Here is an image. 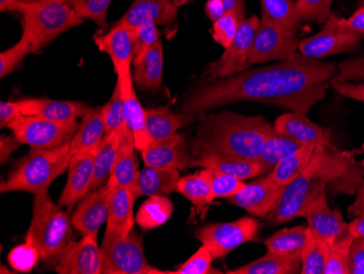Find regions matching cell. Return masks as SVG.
<instances>
[{
    "mask_svg": "<svg viewBox=\"0 0 364 274\" xmlns=\"http://www.w3.org/2000/svg\"><path fill=\"white\" fill-rule=\"evenodd\" d=\"M325 143L316 147L308 167L291 183L284 187L279 201L269 214V222L284 224L301 216L306 204L316 197L325 186L338 179L347 171L349 157L347 153L328 150Z\"/></svg>",
    "mask_w": 364,
    "mask_h": 274,
    "instance_id": "cell-3",
    "label": "cell"
},
{
    "mask_svg": "<svg viewBox=\"0 0 364 274\" xmlns=\"http://www.w3.org/2000/svg\"><path fill=\"white\" fill-rule=\"evenodd\" d=\"M30 53H32V44L26 36H22L19 42L0 54V77L5 78L14 73Z\"/></svg>",
    "mask_w": 364,
    "mask_h": 274,
    "instance_id": "cell-46",
    "label": "cell"
},
{
    "mask_svg": "<svg viewBox=\"0 0 364 274\" xmlns=\"http://www.w3.org/2000/svg\"><path fill=\"white\" fill-rule=\"evenodd\" d=\"M141 153L145 167L186 169L191 161L187 140L181 134L155 141Z\"/></svg>",
    "mask_w": 364,
    "mask_h": 274,
    "instance_id": "cell-18",
    "label": "cell"
},
{
    "mask_svg": "<svg viewBox=\"0 0 364 274\" xmlns=\"http://www.w3.org/2000/svg\"><path fill=\"white\" fill-rule=\"evenodd\" d=\"M362 36L336 30L323 24L318 34L300 41V54L308 58L320 59L341 53L353 52L359 46Z\"/></svg>",
    "mask_w": 364,
    "mask_h": 274,
    "instance_id": "cell-16",
    "label": "cell"
},
{
    "mask_svg": "<svg viewBox=\"0 0 364 274\" xmlns=\"http://www.w3.org/2000/svg\"><path fill=\"white\" fill-rule=\"evenodd\" d=\"M283 190V186L278 185L269 174L247 184L237 195L228 198V202L245 209L252 216L267 218L279 201Z\"/></svg>",
    "mask_w": 364,
    "mask_h": 274,
    "instance_id": "cell-12",
    "label": "cell"
},
{
    "mask_svg": "<svg viewBox=\"0 0 364 274\" xmlns=\"http://www.w3.org/2000/svg\"><path fill=\"white\" fill-rule=\"evenodd\" d=\"M159 32L156 24L149 23L141 26L134 38V65L136 66L149 51L159 42Z\"/></svg>",
    "mask_w": 364,
    "mask_h": 274,
    "instance_id": "cell-50",
    "label": "cell"
},
{
    "mask_svg": "<svg viewBox=\"0 0 364 274\" xmlns=\"http://www.w3.org/2000/svg\"><path fill=\"white\" fill-rule=\"evenodd\" d=\"M301 216L308 222L309 228L316 236L322 238L328 246L334 244L337 237L345 232L348 226L339 210H333L328 206L325 189L306 204Z\"/></svg>",
    "mask_w": 364,
    "mask_h": 274,
    "instance_id": "cell-15",
    "label": "cell"
},
{
    "mask_svg": "<svg viewBox=\"0 0 364 274\" xmlns=\"http://www.w3.org/2000/svg\"><path fill=\"white\" fill-rule=\"evenodd\" d=\"M318 146L316 143H306L301 146L299 150L288 155L282 162L278 163L273 172L269 174L272 179L278 185L286 187L308 167Z\"/></svg>",
    "mask_w": 364,
    "mask_h": 274,
    "instance_id": "cell-35",
    "label": "cell"
},
{
    "mask_svg": "<svg viewBox=\"0 0 364 274\" xmlns=\"http://www.w3.org/2000/svg\"><path fill=\"white\" fill-rule=\"evenodd\" d=\"M134 38L136 34L124 26H114L107 33L94 38L98 50L106 53L114 63L117 77L131 73L134 63Z\"/></svg>",
    "mask_w": 364,
    "mask_h": 274,
    "instance_id": "cell-20",
    "label": "cell"
},
{
    "mask_svg": "<svg viewBox=\"0 0 364 274\" xmlns=\"http://www.w3.org/2000/svg\"><path fill=\"white\" fill-rule=\"evenodd\" d=\"M1 273H7V274H10V273H12L11 271H9V270H6L5 269V265H1Z\"/></svg>",
    "mask_w": 364,
    "mask_h": 274,
    "instance_id": "cell-62",
    "label": "cell"
},
{
    "mask_svg": "<svg viewBox=\"0 0 364 274\" xmlns=\"http://www.w3.org/2000/svg\"><path fill=\"white\" fill-rule=\"evenodd\" d=\"M301 271V263L267 251L263 257L242 267L228 270V274H296Z\"/></svg>",
    "mask_w": 364,
    "mask_h": 274,
    "instance_id": "cell-36",
    "label": "cell"
},
{
    "mask_svg": "<svg viewBox=\"0 0 364 274\" xmlns=\"http://www.w3.org/2000/svg\"><path fill=\"white\" fill-rule=\"evenodd\" d=\"M334 63H322L294 53L271 66L245 70L231 77L204 80L181 104L186 122L236 102L255 101L306 114L324 99L336 73Z\"/></svg>",
    "mask_w": 364,
    "mask_h": 274,
    "instance_id": "cell-1",
    "label": "cell"
},
{
    "mask_svg": "<svg viewBox=\"0 0 364 274\" xmlns=\"http://www.w3.org/2000/svg\"><path fill=\"white\" fill-rule=\"evenodd\" d=\"M117 78L120 80L122 95H124L127 126L132 132L136 150H145L152 144L153 141L147 134L145 110L136 98L134 75L132 73H129Z\"/></svg>",
    "mask_w": 364,
    "mask_h": 274,
    "instance_id": "cell-23",
    "label": "cell"
},
{
    "mask_svg": "<svg viewBox=\"0 0 364 274\" xmlns=\"http://www.w3.org/2000/svg\"><path fill=\"white\" fill-rule=\"evenodd\" d=\"M353 238H364V216H357L347 226Z\"/></svg>",
    "mask_w": 364,
    "mask_h": 274,
    "instance_id": "cell-59",
    "label": "cell"
},
{
    "mask_svg": "<svg viewBox=\"0 0 364 274\" xmlns=\"http://www.w3.org/2000/svg\"><path fill=\"white\" fill-rule=\"evenodd\" d=\"M196 238L210 251L213 259H224L245 243L259 241V223L251 216L234 222L214 223L198 231Z\"/></svg>",
    "mask_w": 364,
    "mask_h": 274,
    "instance_id": "cell-9",
    "label": "cell"
},
{
    "mask_svg": "<svg viewBox=\"0 0 364 274\" xmlns=\"http://www.w3.org/2000/svg\"><path fill=\"white\" fill-rule=\"evenodd\" d=\"M177 8L173 0H134L114 26H124L134 34L145 24L167 26L177 18Z\"/></svg>",
    "mask_w": 364,
    "mask_h": 274,
    "instance_id": "cell-17",
    "label": "cell"
},
{
    "mask_svg": "<svg viewBox=\"0 0 364 274\" xmlns=\"http://www.w3.org/2000/svg\"><path fill=\"white\" fill-rule=\"evenodd\" d=\"M96 150L73 155L68 167V179L58 200L59 206L73 210L75 204L87 195L93 181L94 159Z\"/></svg>",
    "mask_w": 364,
    "mask_h": 274,
    "instance_id": "cell-19",
    "label": "cell"
},
{
    "mask_svg": "<svg viewBox=\"0 0 364 274\" xmlns=\"http://www.w3.org/2000/svg\"><path fill=\"white\" fill-rule=\"evenodd\" d=\"M361 164H362V167H364V159H363V161H362Z\"/></svg>",
    "mask_w": 364,
    "mask_h": 274,
    "instance_id": "cell-63",
    "label": "cell"
},
{
    "mask_svg": "<svg viewBox=\"0 0 364 274\" xmlns=\"http://www.w3.org/2000/svg\"><path fill=\"white\" fill-rule=\"evenodd\" d=\"M70 143L56 149H31L0 186L1 194L26 191L36 195L48 189L70 163Z\"/></svg>",
    "mask_w": 364,
    "mask_h": 274,
    "instance_id": "cell-5",
    "label": "cell"
},
{
    "mask_svg": "<svg viewBox=\"0 0 364 274\" xmlns=\"http://www.w3.org/2000/svg\"><path fill=\"white\" fill-rule=\"evenodd\" d=\"M38 258H41V255L38 248L30 241L26 239L24 244L10 251L8 261L16 271L30 272L36 267Z\"/></svg>",
    "mask_w": 364,
    "mask_h": 274,
    "instance_id": "cell-48",
    "label": "cell"
},
{
    "mask_svg": "<svg viewBox=\"0 0 364 274\" xmlns=\"http://www.w3.org/2000/svg\"><path fill=\"white\" fill-rule=\"evenodd\" d=\"M189 167L215 169L234 176L241 181L253 179L261 173L257 162L208 150L192 151Z\"/></svg>",
    "mask_w": 364,
    "mask_h": 274,
    "instance_id": "cell-22",
    "label": "cell"
},
{
    "mask_svg": "<svg viewBox=\"0 0 364 274\" xmlns=\"http://www.w3.org/2000/svg\"><path fill=\"white\" fill-rule=\"evenodd\" d=\"M24 3L26 9L22 14V36L30 40L34 54L40 53L61 34L85 22L77 17L71 6L58 0Z\"/></svg>",
    "mask_w": 364,
    "mask_h": 274,
    "instance_id": "cell-6",
    "label": "cell"
},
{
    "mask_svg": "<svg viewBox=\"0 0 364 274\" xmlns=\"http://www.w3.org/2000/svg\"><path fill=\"white\" fill-rule=\"evenodd\" d=\"M222 1L224 4L226 12H232V14H236L240 22L247 19L245 18L247 10H245V0H222Z\"/></svg>",
    "mask_w": 364,
    "mask_h": 274,
    "instance_id": "cell-56",
    "label": "cell"
},
{
    "mask_svg": "<svg viewBox=\"0 0 364 274\" xmlns=\"http://www.w3.org/2000/svg\"><path fill=\"white\" fill-rule=\"evenodd\" d=\"M105 128L106 135L110 132H118L122 136L128 129L124 95H122L120 80L118 78L112 98L109 102L105 104Z\"/></svg>",
    "mask_w": 364,
    "mask_h": 274,
    "instance_id": "cell-42",
    "label": "cell"
},
{
    "mask_svg": "<svg viewBox=\"0 0 364 274\" xmlns=\"http://www.w3.org/2000/svg\"><path fill=\"white\" fill-rule=\"evenodd\" d=\"M308 225L278 231L265 241L267 251L301 263L302 251L308 239Z\"/></svg>",
    "mask_w": 364,
    "mask_h": 274,
    "instance_id": "cell-30",
    "label": "cell"
},
{
    "mask_svg": "<svg viewBox=\"0 0 364 274\" xmlns=\"http://www.w3.org/2000/svg\"><path fill=\"white\" fill-rule=\"evenodd\" d=\"M261 19L287 30L296 32L304 23L296 12L294 0H261Z\"/></svg>",
    "mask_w": 364,
    "mask_h": 274,
    "instance_id": "cell-38",
    "label": "cell"
},
{
    "mask_svg": "<svg viewBox=\"0 0 364 274\" xmlns=\"http://www.w3.org/2000/svg\"><path fill=\"white\" fill-rule=\"evenodd\" d=\"M334 0H296V12L302 22L324 24L332 16Z\"/></svg>",
    "mask_w": 364,
    "mask_h": 274,
    "instance_id": "cell-45",
    "label": "cell"
},
{
    "mask_svg": "<svg viewBox=\"0 0 364 274\" xmlns=\"http://www.w3.org/2000/svg\"><path fill=\"white\" fill-rule=\"evenodd\" d=\"M26 9V3L22 0H0V11L19 12L23 14Z\"/></svg>",
    "mask_w": 364,
    "mask_h": 274,
    "instance_id": "cell-58",
    "label": "cell"
},
{
    "mask_svg": "<svg viewBox=\"0 0 364 274\" xmlns=\"http://www.w3.org/2000/svg\"><path fill=\"white\" fill-rule=\"evenodd\" d=\"M240 23L236 14L226 12L222 18L213 22L212 36L215 42L227 48L234 41Z\"/></svg>",
    "mask_w": 364,
    "mask_h": 274,
    "instance_id": "cell-49",
    "label": "cell"
},
{
    "mask_svg": "<svg viewBox=\"0 0 364 274\" xmlns=\"http://www.w3.org/2000/svg\"><path fill=\"white\" fill-rule=\"evenodd\" d=\"M80 122H58L36 116H20L8 125L22 144L31 149H56L70 143Z\"/></svg>",
    "mask_w": 364,
    "mask_h": 274,
    "instance_id": "cell-8",
    "label": "cell"
},
{
    "mask_svg": "<svg viewBox=\"0 0 364 274\" xmlns=\"http://www.w3.org/2000/svg\"><path fill=\"white\" fill-rule=\"evenodd\" d=\"M353 235L346 230L341 233L334 244L331 245L327 255L326 265L323 274H350L349 257L353 241Z\"/></svg>",
    "mask_w": 364,
    "mask_h": 274,
    "instance_id": "cell-41",
    "label": "cell"
},
{
    "mask_svg": "<svg viewBox=\"0 0 364 274\" xmlns=\"http://www.w3.org/2000/svg\"><path fill=\"white\" fill-rule=\"evenodd\" d=\"M274 128L301 146L306 143H325L331 146V132L316 122H311L306 114L294 112L284 114L275 120Z\"/></svg>",
    "mask_w": 364,
    "mask_h": 274,
    "instance_id": "cell-24",
    "label": "cell"
},
{
    "mask_svg": "<svg viewBox=\"0 0 364 274\" xmlns=\"http://www.w3.org/2000/svg\"><path fill=\"white\" fill-rule=\"evenodd\" d=\"M205 14L213 22L220 19L226 14L222 0H208L205 4Z\"/></svg>",
    "mask_w": 364,
    "mask_h": 274,
    "instance_id": "cell-55",
    "label": "cell"
},
{
    "mask_svg": "<svg viewBox=\"0 0 364 274\" xmlns=\"http://www.w3.org/2000/svg\"><path fill=\"white\" fill-rule=\"evenodd\" d=\"M325 26L336 30L350 32V33L364 34V6L353 12V16L349 18H339L337 16H331L328 20L325 22Z\"/></svg>",
    "mask_w": 364,
    "mask_h": 274,
    "instance_id": "cell-51",
    "label": "cell"
},
{
    "mask_svg": "<svg viewBox=\"0 0 364 274\" xmlns=\"http://www.w3.org/2000/svg\"><path fill=\"white\" fill-rule=\"evenodd\" d=\"M136 150L134 136L128 128L122 136L116 162L108 181L112 184V187L128 188L134 192V195H136V190H138L139 174H140Z\"/></svg>",
    "mask_w": 364,
    "mask_h": 274,
    "instance_id": "cell-25",
    "label": "cell"
},
{
    "mask_svg": "<svg viewBox=\"0 0 364 274\" xmlns=\"http://www.w3.org/2000/svg\"><path fill=\"white\" fill-rule=\"evenodd\" d=\"M22 1H40V0H22ZM58 1H63V3L70 4L73 3V0H58Z\"/></svg>",
    "mask_w": 364,
    "mask_h": 274,
    "instance_id": "cell-61",
    "label": "cell"
},
{
    "mask_svg": "<svg viewBox=\"0 0 364 274\" xmlns=\"http://www.w3.org/2000/svg\"><path fill=\"white\" fill-rule=\"evenodd\" d=\"M329 85L341 95L364 103V55L339 63Z\"/></svg>",
    "mask_w": 364,
    "mask_h": 274,
    "instance_id": "cell-27",
    "label": "cell"
},
{
    "mask_svg": "<svg viewBox=\"0 0 364 274\" xmlns=\"http://www.w3.org/2000/svg\"><path fill=\"white\" fill-rule=\"evenodd\" d=\"M136 199L132 190L112 187L106 232L127 236L134 230V204Z\"/></svg>",
    "mask_w": 364,
    "mask_h": 274,
    "instance_id": "cell-28",
    "label": "cell"
},
{
    "mask_svg": "<svg viewBox=\"0 0 364 274\" xmlns=\"http://www.w3.org/2000/svg\"><path fill=\"white\" fill-rule=\"evenodd\" d=\"M200 173L208 179L214 192L215 198H228L237 195L240 190L245 187L247 184L243 183L241 179L215 171V169H203Z\"/></svg>",
    "mask_w": 364,
    "mask_h": 274,
    "instance_id": "cell-43",
    "label": "cell"
},
{
    "mask_svg": "<svg viewBox=\"0 0 364 274\" xmlns=\"http://www.w3.org/2000/svg\"><path fill=\"white\" fill-rule=\"evenodd\" d=\"M105 136V105L93 107L87 116L82 118L77 134L71 140V155L73 157L96 150Z\"/></svg>",
    "mask_w": 364,
    "mask_h": 274,
    "instance_id": "cell-26",
    "label": "cell"
},
{
    "mask_svg": "<svg viewBox=\"0 0 364 274\" xmlns=\"http://www.w3.org/2000/svg\"><path fill=\"white\" fill-rule=\"evenodd\" d=\"M112 0H73L68 4L73 7L77 17L82 20L89 19L98 26H107V12Z\"/></svg>",
    "mask_w": 364,
    "mask_h": 274,
    "instance_id": "cell-44",
    "label": "cell"
},
{
    "mask_svg": "<svg viewBox=\"0 0 364 274\" xmlns=\"http://www.w3.org/2000/svg\"><path fill=\"white\" fill-rule=\"evenodd\" d=\"M146 130L155 141L164 140L177 134L178 130L187 124L181 114H176L169 106H159L145 110Z\"/></svg>",
    "mask_w": 364,
    "mask_h": 274,
    "instance_id": "cell-33",
    "label": "cell"
},
{
    "mask_svg": "<svg viewBox=\"0 0 364 274\" xmlns=\"http://www.w3.org/2000/svg\"><path fill=\"white\" fill-rule=\"evenodd\" d=\"M257 16L247 18L239 26L238 32L218 60L210 63L206 68L205 80L224 79L249 68V54L259 24Z\"/></svg>",
    "mask_w": 364,
    "mask_h": 274,
    "instance_id": "cell-11",
    "label": "cell"
},
{
    "mask_svg": "<svg viewBox=\"0 0 364 274\" xmlns=\"http://www.w3.org/2000/svg\"><path fill=\"white\" fill-rule=\"evenodd\" d=\"M193 0H173V3L177 7H181V6L187 5V4L191 3Z\"/></svg>",
    "mask_w": 364,
    "mask_h": 274,
    "instance_id": "cell-60",
    "label": "cell"
},
{
    "mask_svg": "<svg viewBox=\"0 0 364 274\" xmlns=\"http://www.w3.org/2000/svg\"><path fill=\"white\" fill-rule=\"evenodd\" d=\"M348 212L349 216L353 218L364 216V183L360 186L357 198H355V202L349 206Z\"/></svg>",
    "mask_w": 364,
    "mask_h": 274,
    "instance_id": "cell-57",
    "label": "cell"
},
{
    "mask_svg": "<svg viewBox=\"0 0 364 274\" xmlns=\"http://www.w3.org/2000/svg\"><path fill=\"white\" fill-rule=\"evenodd\" d=\"M22 143L14 136H3L0 139V161L5 164L12 153L21 146Z\"/></svg>",
    "mask_w": 364,
    "mask_h": 274,
    "instance_id": "cell-54",
    "label": "cell"
},
{
    "mask_svg": "<svg viewBox=\"0 0 364 274\" xmlns=\"http://www.w3.org/2000/svg\"><path fill=\"white\" fill-rule=\"evenodd\" d=\"M73 218L49 196L48 189L34 195L32 221L26 239L38 248L48 268H56L73 241Z\"/></svg>",
    "mask_w": 364,
    "mask_h": 274,
    "instance_id": "cell-4",
    "label": "cell"
},
{
    "mask_svg": "<svg viewBox=\"0 0 364 274\" xmlns=\"http://www.w3.org/2000/svg\"><path fill=\"white\" fill-rule=\"evenodd\" d=\"M22 116L19 101L1 102L0 103V127L5 128L10 122Z\"/></svg>",
    "mask_w": 364,
    "mask_h": 274,
    "instance_id": "cell-53",
    "label": "cell"
},
{
    "mask_svg": "<svg viewBox=\"0 0 364 274\" xmlns=\"http://www.w3.org/2000/svg\"><path fill=\"white\" fill-rule=\"evenodd\" d=\"M213 260L214 259L210 251L202 245V247H200L192 257L182 263L176 271H169V274L220 273L218 270L212 269Z\"/></svg>",
    "mask_w": 364,
    "mask_h": 274,
    "instance_id": "cell-47",
    "label": "cell"
},
{
    "mask_svg": "<svg viewBox=\"0 0 364 274\" xmlns=\"http://www.w3.org/2000/svg\"><path fill=\"white\" fill-rule=\"evenodd\" d=\"M179 169L145 167L139 174L136 198L166 196L178 192Z\"/></svg>",
    "mask_w": 364,
    "mask_h": 274,
    "instance_id": "cell-29",
    "label": "cell"
},
{
    "mask_svg": "<svg viewBox=\"0 0 364 274\" xmlns=\"http://www.w3.org/2000/svg\"><path fill=\"white\" fill-rule=\"evenodd\" d=\"M22 116H36L58 122H77L87 116L93 107L75 101H57L48 99L19 100Z\"/></svg>",
    "mask_w": 364,
    "mask_h": 274,
    "instance_id": "cell-21",
    "label": "cell"
},
{
    "mask_svg": "<svg viewBox=\"0 0 364 274\" xmlns=\"http://www.w3.org/2000/svg\"><path fill=\"white\" fill-rule=\"evenodd\" d=\"M178 192L189 199L198 212H203L206 206L212 204L215 199L210 183L200 171L191 175L180 177L178 181Z\"/></svg>",
    "mask_w": 364,
    "mask_h": 274,
    "instance_id": "cell-39",
    "label": "cell"
},
{
    "mask_svg": "<svg viewBox=\"0 0 364 274\" xmlns=\"http://www.w3.org/2000/svg\"><path fill=\"white\" fill-rule=\"evenodd\" d=\"M173 204L165 196L149 197L136 214V222L142 230L150 231L165 224L173 216Z\"/></svg>",
    "mask_w": 364,
    "mask_h": 274,
    "instance_id": "cell-37",
    "label": "cell"
},
{
    "mask_svg": "<svg viewBox=\"0 0 364 274\" xmlns=\"http://www.w3.org/2000/svg\"><path fill=\"white\" fill-rule=\"evenodd\" d=\"M309 228V226H308ZM328 245L309 228L308 239L301 255L302 274H323L328 255Z\"/></svg>",
    "mask_w": 364,
    "mask_h": 274,
    "instance_id": "cell-40",
    "label": "cell"
},
{
    "mask_svg": "<svg viewBox=\"0 0 364 274\" xmlns=\"http://www.w3.org/2000/svg\"><path fill=\"white\" fill-rule=\"evenodd\" d=\"M274 130L259 116L223 110L200 118L192 140V151L208 150L257 163L264 142Z\"/></svg>",
    "mask_w": 364,
    "mask_h": 274,
    "instance_id": "cell-2",
    "label": "cell"
},
{
    "mask_svg": "<svg viewBox=\"0 0 364 274\" xmlns=\"http://www.w3.org/2000/svg\"><path fill=\"white\" fill-rule=\"evenodd\" d=\"M299 43L294 31L261 19L247 59L249 66L290 58L298 50Z\"/></svg>",
    "mask_w": 364,
    "mask_h": 274,
    "instance_id": "cell-10",
    "label": "cell"
},
{
    "mask_svg": "<svg viewBox=\"0 0 364 274\" xmlns=\"http://www.w3.org/2000/svg\"><path fill=\"white\" fill-rule=\"evenodd\" d=\"M112 190V184L108 181L106 185L87 192L80 200L73 216V225L75 230L83 235L97 237L98 231L107 221Z\"/></svg>",
    "mask_w": 364,
    "mask_h": 274,
    "instance_id": "cell-13",
    "label": "cell"
},
{
    "mask_svg": "<svg viewBox=\"0 0 364 274\" xmlns=\"http://www.w3.org/2000/svg\"><path fill=\"white\" fill-rule=\"evenodd\" d=\"M120 140L122 135L118 132H110L106 135L100 147L96 149L93 181L90 191L106 185L109 181L110 174L117 157Z\"/></svg>",
    "mask_w": 364,
    "mask_h": 274,
    "instance_id": "cell-34",
    "label": "cell"
},
{
    "mask_svg": "<svg viewBox=\"0 0 364 274\" xmlns=\"http://www.w3.org/2000/svg\"><path fill=\"white\" fill-rule=\"evenodd\" d=\"M164 52L161 41L157 42L136 66L134 81L140 89L157 91L163 85Z\"/></svg>",
    "mask_w": 364,
    "mask_h": 274,
    "instance_id": "cell-32",
    "label": "cell"
},
{
    "mask_svg": "<svg viewBox=\"0 0 364 274\" xmlns=\"http://www.w3.org/2000/svg\"><path fill=\"white\" fill-rule=\"evenodd\" d=\"M300 148V143L296 142L285 135L280 134L274 128L273 132L267 136V140L264 142L261 154L257 159V164L261 169L259 176L271 174L278 163Z\"/></svg>",
    "mask_w": 364,
    "mask_h": 274,
    "instance_id": "cell-31",
    "label": "cell"
},
{
    "mask_svg": "<svg viewBox=\"0 0 364 274\" xmlns=\"http://www.w3.org/2000/svg\"><path fill=\"white\" fill-rule=\"evenodd\" d=\"M350 274H364V238L353 239L349 257Z\"/></svg>",
    "mask_w": 364,
    "mask_h": 274,
    "instance_id": "cell-52",
    "label": "cell"
},
{
    "mask_svg": "<svg viewBox=\"0 0 364 274\" xmlns=\"http://www.w3.org/2000/svg\"><path fill=\"white\" fill-rule=\"evenodd\" d=\"M103 258L96 237L83 235L71 241L55 270L59 274H101Z\"/></svg>",
    "mask_w": 364,
    "mask_h": 274,
    "instance_id": "cell-14",
    "label": "cell"
},
{
    "mask_svg": "<svg viewBox=\"0 0 364 274\" xmlns=\"http://www.w3.org/2000/svg\"><path fill=\"white\" fill-rule=\"evenodd\" d=\"M103 274H165L147 261L142 238L132 230L127 236L105 232L101 247Z\"/></svg>",
    "mask_w": 364,
    "mask_h": 274,
    "instance_id": "cell-7",
    "label": "cell"
}]
</instances>
